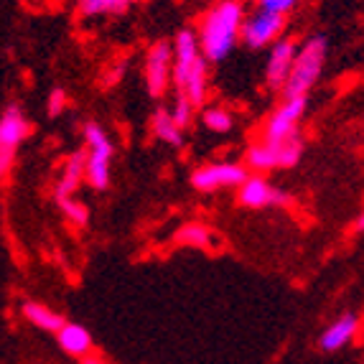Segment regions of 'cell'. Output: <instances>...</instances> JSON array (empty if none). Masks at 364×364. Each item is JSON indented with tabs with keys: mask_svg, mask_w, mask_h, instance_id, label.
<instances>
[{
	"mask_svg": "<svg viewBox=\"0 0 364 364\" xmlns=\"http://www.w3.org/2000/svg\"><path fill=\"white\" fill-rule=\"evenodd\" d=\"M247 166L222 161V164H207L196 168L191 173V186L196 191L212 194V191H219V188H240L247 181Z\"/></svg>",
	"mask_w": 364,
	"mask_h": 364,
	"instance_id": "5",
	"label": "cell"
},
{
	"mask_svg": "<svg viewBox=\"0 0 364 364\" xmlns=\"http://www.w3.org/2000/svg\"><path fill=\"white\" fill-rule=\"evenodd\" d=\"M354 227H357L359 232H364V212H362V214H359V217H357V222H354Z\"/></svg>",
	"mask_w": 364,
	"mask_h": 364,
	"instance_id": "26",
	"label": "cell"
},
{
	"mask_svg": "<svg viewBox=\"0 0 364 364\" xmlns=\"http://www.w3.org/2000/svg\"><path fill=\"white\" fill-rule=\"evenodd\" d=\"M153 133L158 140H164L168 146H181V128L176 125L173 115L166 112V109H158L153 115Z\"/></svg>",
	"mask_w": 364,
	"mask_h": 364,
	"instance_id": "17",
	"label": "cell"
},
{
	"mask_svg": "<svg viewBox=\"0 0 364 364\" xmlns=\"http://www.w3.org/2000/svg\"><path fill=\"white\" fill-rule=\"evenodd\" d=\"M128 3H135V0H128Z\"/></svg>",
	"mask_w": 364,
	"mask_h": 364,
	"instance_id": "27",
	"label": "cell"
},
{
	"mask_svg": "<svg viewBox=\"0 0 364 364\" xmlns=\"http://www.w3.org/2000/svg\"><path fill=\"white\" fill-rule=\"evenodd\" d=\"M237 201L245 209H265V207H283L291 201L286 191H278L262 173L247 176V181L237 188Z\"/></svg>",
	"mask_w": 364,
	"mask_h": 364,
	"instance_id": "9",
	"label": "cell"
},
{
	"mask_svg": "<svg viewBox=\"0 0 364 364\" xmlns=\"http://www.w3.org/2000/svg\"><path fill=\"white\" fill-rule=\"evenodd\" d=\"M298 46L296 38H280L275 41L273 51L267 56V67H265V82L270 90H280L286 87L288 77H291V69L296 64V56H298Z\"/></svg>",
	"mask_w": 364,
	"mask_h": 364,
	"instance_id": "10",
	"label": "cell"
},
{
	"mask_svg": "<svg viewBox=\"0 0 364 364\" xmlns=\"http://www.w3.org/2000/svg\"><path fill=\"white\" fill-rule=\"evenodd\" d=\"M201 122H204V128L212 130V133H230L232 125H235V120H232V115L227 112L225 107H209V109H204Z\"/></svg>",
	"mask_w": 364,
	"mask_h": 364,
	"instance_id": "19",
	"label": "cell"
},
{
	"mask_svg": "<svg viewBox=\"0 0 364 364\" xmlns=\"http://www.w3.org/2000/svg\"><path fill=\"white\" fill-rule=\"evenodd\" d=\"M31 133V125L26 120V115L21 112V107L8 105L0 115V171L6 176L13 166V156L18 151V146L26 140V135Z\"/></svg>",
	"mask_w": 364,
	"mask_h": 364,
	"instance_id": "6",
	"label": "cell"
},
{
	"mask_svg": "<svg viewBox=\"0 0 364 364\" xmlns=\"http://www.w3.org/2000/svg\"><path fill=\"white\" fill-rule=\"evenodd\" d=\"M85 143H87V181L92 188L105 191L109 186V161L115 146L109 135L100 128L97 122H90L85 128Z\"/></svg>",
	"mask_w": 364,
	"mask_h": 364,
	"instance_id": "3",
	"label": "cell"
},
{
	"mask_svg": "<svg viewBox=\"0 0 364 364\" xmlns=\"http://www.w3.org/2000/svg\"><path fill=\"white\" fill-rule=\"evenodd\" d=\"M194 107L196 105L191 102L188 97H183V95H178L176 97V105H173V109H171V115H173V120H176L178 128H188L191 125V120H194Z\"/></svg>",
	"mask_w": 364,
	"mask_h": 364,
	"instance_id": "22",
	"label": "cell"
},
{
	"mask_svg": "<svg viewBox=\"0 0 364 364\" xmlns=\"http://www.w3.org/2000/svg\"><path fill=\"white\" fill-rule=\"evenodd\" d=\"M306 107H309V95H304V97H283V102L273 109V115L265 120L262 140L283 143V140L293 138L306 115Z\"/></svg>",
	"mask_w": 364,
	"mask_h": 364,
	"instance_id": "4",
	"label": "cell"
},
{
	"mask_svg": "<svg viewBox=\"0 0 364 364\" xmlns=\"http://www.w3.org/2000/svg\"><path fill=\"white\" fill-rule=\"evenodd\" d=\"M82 176L87 178V153H74L61 171L59 183H56V199H69L77 194Z\"/></svg>",
	"mask_w": 364,
	"mask_h": 364,
	"instance_id": "14",
	"label": "cell"
},
{
	"mask_svg": "<svg viewBox=\"0 0 364 364\" xmlns=\"http://www.w3.org/2000/svg\"><path fill=\"white\" fill-rule=\"evenodd\" d=\"M176 240L186 247H207L212 242V232L207 230L204 225H196V222H188L178 230Z\"/></svg>",
	"mask_w": 364,
	"mask_h": 364,
	"instance_id": "18",
	"label": "cell"
},
{
	"mask_svg": "<svg viewBox=\"0 0 364 364\" xmlns=\"http://www.w3.org/2000/svg\"><path fill=\"white\" fill-rule=\"evenodd\" d=\"M326 51H328V43L323 36H311L298 49L291 77H288L286 87H283V97H304V95H309L311 87L316 85V79H318V74L323 69Z\"/></svg>",
	"mask_w": 364,
	"mask_h": 364,
	"instance_id": "2",
	"label": "cell"
},
{
	"mask_svg": "<svg viewBox=\"0 0 364 364\" xmlns=\"http://www.w3.org/2000/svg\"><path fill=\"white\" fill-rule=\"evenodd\" d=\"M56 204H59L61 212H64V217H67L69 222H72V225H77V227L87 225V219H90V212H87V207L79 199L69 196V199H56Z\"/></svg>",
	"mask_w": 364,
	"mask_h": 364,
	"instance_id": "21",
	"label": "cell"
},
{
	"mask_svg": "<svg viewBox=\"0 0 364 364\" xmlns=\"http://www.w3.org/2000/svg\"><path fill=\"white\" fill-rule=\"evenodd\" d=\"M79 13L92 18V16H122L128 11V0H77Z\"/></svg>",
	"mask_w": 364,
	"mask_h": 364,
	"instance_id": "16",
	"label": "cell"
},
{
	"mask_svg": "<svg viewBox=\"0 0 364 364\" xmlns=\"http://www.w3.org/2000/svg\"><path fill=\"white\" fill-rule=\"evenodd\" d=\"M56 341L69 357H77V359H87L92 357V334L87 331L82 323H74V321H67L64 326L56 331Z\"/></svg>",
	"mask_w": 364,
	"mask_h": 364,
	"instance_id": "12",
	"label": "cell"
},
{
	"mask_svg": "<svg viewBox=\"0 0 364 364\" xmlns=\"http://www.w3.org/2000/svg\"><path fill=\"white\" fill-rule=\"evenodd\" d=\"M173 46L166 41H158L151 46L146 56V85L153 97H164L168 90L171 79H173Z\"/></svg>",
	"mask_w": 364,
	"mask_h": 364,
	"instance_id": "8",
	"label": "cell"
},
{
	"mask_svg": "<svg viewBox=\"0 0 364 364\" xmlns=\"http://www.w3.org/2000/svg\"><path fill=\"white\" fill-rule=\"evenodd\" d=\"M283 28H286V16L280 13H270L257 8L252 16H247L242 23V41L250 49H262L267 43L283 38Z\"/></svg>",
	"mask_w": 364,
	"mask_h": 364,
	"instance_id": "7",
	"label": "cell"
},
{
	"mask_svg": "<svg viewBox=\"0 0 364 364\" xmlns=\"http://www.w3.org/2000/svg\"><path fill=\"white\" fill-rule=\"evenodd\" d=\"M245 8L240 0H219L201 18L199 43L209 61H225L235 51L237 38L242 36Z\"/></svg>",
	"mask_w": 364,
	"mask_h": 364,
	"instance_id": "1",
	"label": "cell"
},
{
	"mask_svg": "<svg viewBox=\"0 0 364 364\" xmlns=\"http://www.w3.org/2000/svg\"><path fill=\"white\" fill-rule=\"evenodd\" d=\"M245 164L255 173H267V171L280 168V143L273 140H257L245 156Z\"/></svg>",
	"mask_w": 364,
	"mask_h": 364,
	"instance_id": "13",
	"label": "cell"
},
{
	"mask_svg": "<svg viewBox=\"0 0 364 364\" xmlns=\"http://www.w3.org/2000/svg\"><path fill=\"white\" fill-rule=\"evenodd\" d=\"M64 105H67V92L64 90H54L49 95V115L56 117L64 109Z\"/></svg>",
	"mask_w": 364,
	"mask_h": 364,
	"instance_id": "24",
	"label": "cell"
},
{
	"mask_svg": "<svg viewBox=\"0 0 364 364\" xmlns=\"http://www.w3.org/2000/svg\"><path fill=\"white\" fill-rule=\"evenodd\" d=\"M255 3H257V8H262V11L280 13V16H288V13L298 6V0H255Z\"/></svg>",
	"mask_w": 364,
	"mask_h": 364,
	"instance_id": "23",
	"label": "cell"
},
{
	"mask_svg": "<svg viewBox=\"0 0 364 364\" xmlns=\"http://www.w3.org/2000/svg\"><path fill=\"white\" fill-rule=\"evenodd\" d=\"M357 328H359L357 314H341L336 321H331V326L323 328V334L318 336V346H321L323 352H339V349H344L357 336Z\"/></svg>",
	"mask_w": 364,
	"mask_h": 364,
	"instance_id": "11",
	"label": "cell"
},
{
	"mask_svg": "<svg viewBox=\"0 0 364 364\" xmlns=\"http://www.w3.org/2000/svg\"><path fill=\"white\" fill-rule=\"evenodd\" d=\"M23 316H26V321L28 323H33V326L41 328V331H51V334H56V331L67 323L64 321V316H59L56 311H51L49 306L36 304V301H26Z\"/></svg>",
	"mask_w": 364,
	"mask_h": 364,
	"instance_id": "15",
	"label": "cell"
},
{
	"mask_svg": "<svg viewBox=\"0 0 364 364\" xmlns=\"http://www.w3.org/2000/svg\"><path fill=\"white\" fill-rule=\"evenodd\" d=\"M301 156H304V143L298 135L280 143V168H293L296 164H301Z\"/></svg>",
	"mask_w": 364,
	"mask_h": 364,
	"instance_id": "20",
	"label": "cell"
},
{
	"mask_svg": "<svg viewBox=\"0 0 364 364\" xmlns=\"http://www.w3.org/2000/svg\"><path fill=\"white\" fill-rule=\"evenodd\" d=\"M82 364H107V362L100 357H87V359H82Z\"/></svg>",
	"mask_w": 364,
	"mask_h": 364,
	"instance_id": "25",
	"label": "cell"
}]
</instances>
